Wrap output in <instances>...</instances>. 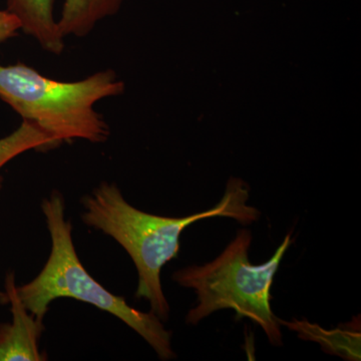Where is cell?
<instances>
[{
    "mask_svg": "<svg viewBox=\"0 0 361 361\" xmlns=\"http://www.w3.org/2000/svg\"><path fill=\"white\" fill-rule=\"evenodd\" d=\"M59 146L51 135L35 123L23 121L11 135L0 139V169L13 158L30 149H51ZM2 179L0 177V189Z\"/></svg>",
    "mask_w": 361,
    "mask_h": 361,
    "instance_id": "obj_8",
    "label": "cell"
},
{
    "mask_svg": "<svg viewBox=\"0 0 361 361\" xmlns=\"http://www.w3.org/2000/svg\"><path fill=\"white\" fill-rule=\"evenodd\" d=\"M54 0H6V11L20 21V30L37 40L44 51L63 54L65 37L54 18Z\"/></svg>",
    "mask_w": 361,
    "mask_h": 361,
    "instance_id": "obj_6",
    "label": "cell"
},
{
    "mask_svg": "<svg viewBox=\"0 0 361 361\" xmlns=\"http://www.w3.org/2000/svg\"><path fill=\"white\" fill-rule=\"evenodd\" d=\"M123 0H65L61 18L58 20L59 32L63 37H85L97 23L116 16Z\"/></svg>",
    "mask_w": 361,
    "mask_h": 361,
    "instance_id": "obj_7",
    "label": "cell"
},
{
    "mask_svg": "<svg viewBox=\"0 0 361 361\" xmlns=\"http://www.w3.org/2000/svg\"><path fill=\"white\" fill-rule=\"evenodd\" d=\"M51 233V252L44 269L30 283L18 287L23 305L39 320L44 319L49 304L58 298H73L92 304L115 315L134 329L152 346L161 360L175 357L171 332L153 312L130 307L123 297L116 296L97 282L80 263L71 239V226L65 217V204L59 193L42 203Z\"/></svg>",
    "mask_w": 361,
    "mask_h": 361,
    "instance_id": "obj_3",
    "label": "cell"
},
{
    "mask_svg": "<svg viewBox=\"0 0 361 361\" xmlns=\"http://www.w3.org/2000/svg\"><path fill=\"white\" fill-rule=\"evenodd\" d=\"M251 242V232L240 230L217 258L205 265L178 270L173 279L194 289L198 298V305L188 313V324L197 325L216 311L232 310L237 317L257 323L270 343L280 346L283 342L278 317L271 308V286L293 240L291 233L287 234L274 255L261 265L249 261Z\"/></svg>",
    "mask_w": 361,
    "mask_h": 361,
    "instance_id": "obj_4",
    "label": "cell"
},
{
    "mask_svg": "<svg viewBox=\"0 0 361 361\" xmlns=\"http://www.w3.org/2000/svg\"><path fill=\"white\" fill-rule=\"evenodd\" d=\"M248 189L235 182L209 210L182 218L163 217L137 210L123 199L115 184L103 183L84 199L82 220L113 237L129 253L139 274L135 296L147 299L152 312L167 319L170 307L161 289V270L179 254L180 234L208 218H231L244 225L258 221L260 211L248 205Z\"/></svg>",
    "mask_w": 361,
    "mask_h": 361,
    "instance_id": "obj_1",
    "label": "cell"
},
{
    "mask_svg": "<svg viewBox=\"0 0 361 361\" xmlns=\"http://www.w3.org/2000/svg\"><path fill=\"white\" fill-rule=\"evenodd\" d=\"M2 300L11 306L13 322L0 325V361L44 360L37 341L44 326L23 305L13 274H8Z\"/></svg>",
    "mask_w": 361,
    "mask_h": 361,
    "instance_id": "obj_5",
    "label": "cell"
},
{
    "mask_svg": "<svg viewBox=\"0 0 361 361\" xmlns=\"http://www.w3.org/2000/svg\"><path fill=\"white\" fill-rule=\"evenodd\" d=\"M20 30V21L6 9L0 11V44L11 39Z\"/></svg>",
    "mask_w": 361,
    "mask_h": 361,
    "instance_id": "obj_10",
    "label": "cell"
},
{
    "mask_svg": "<svg viewBox=\"0 0 361 361\" xmlns=\"http://www.w3.org/2000/svg\"><path fill=\"white\" fill-rule=\"evenodd\" d=\"M278 322L280 325L286 324L290 329L296 330L299 336L302 338L312 339V341L320 342L322 344L324 350L331 351L336 355L349 356L351 360L350 353L345 346L342 345V341H348V339L360 338V334H356L355 332L341 331H326V330L320 329L318 325L310 324L308 322H301L298 320H293L292 322H285L283 320L278 318Z\"/></svg>",
    "mask_w": 361,
    "mask_h": 361,
    "instance_id": "obj_9",
    "label": "cell"
},
{
    "mask_svg": "<svg viewBox=\"0 0 361 361\" xmlns=\"http://www.w3.org/2000/svg\"><path fill=\"white\" fill-rule=\"evenodd\" d=\"M123 92V82L113 70L97 71L77 82H61L25 63L0 65V99L58 145L75 140L106 142L110 128L94 106Z\"/></svg>",
    "mask_w": 361,
    "mask_h": 361,
    "instance_id": "obj_2",
    "label": "cell"
}]
</instances>
